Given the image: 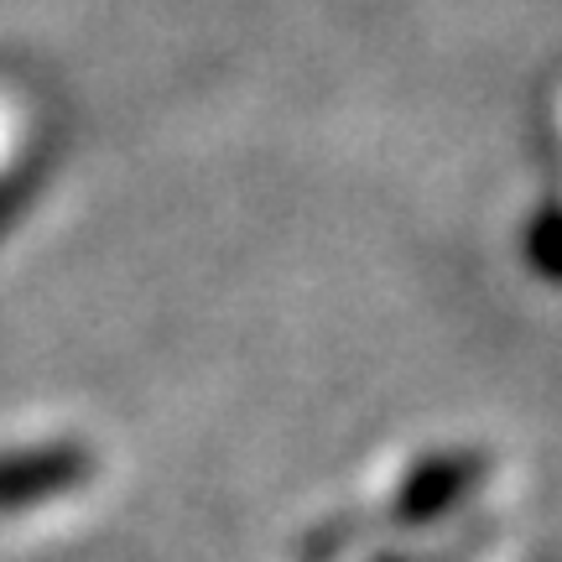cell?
Here are the masks:
<instances>
[{
  "label": "cell",
  "instance_id": "obj_2",
  "mask_svg": "<svg viewBox=\"0 0 562 562\" xmlns=\"http://www.w3.org/2000/svg\"><path fill=\"white\" fill-rule=\"evenodd\" d=\"M480 474H484V459H474V453H442V459L417 463L402 490V501H396V516L412 526L432 521V516H442Z\"/></svg>",
  "mask_w": 562,
  "mask_h": 562
},
{
  "label": "cell",
  "instance_id": "obj_3",
  "mask_svg": "<svg viewBox=\"0 0 562 562\" xmlns=\"http://www.w3.org/2000/svg\"><path fill=\"white\" fill-rule=\"evenodd\" d=\"M547 235H552V209L537 214V235H531V256H537V271L552 277V256H547Z\"/></svg>",
  "mask_w": 562,
  "mask_h": 562
},
{
  "label": "cell",
  "instance_id": "obj_1",
  "mask_svg": "<svg viewBox=\"0 0 562 562\" xmlns=\"http://www.w3.org/2000/svg\"><path fill=\"white\" fill-rule=\"evenodd\" d=\"M89 448L83 442H47V448H26V453H0V510L16 505H37L58 490H74L89 480Z\"/></svg>",
  "mask_w": 562,
  "mask_h": 562
}]
</instances>
